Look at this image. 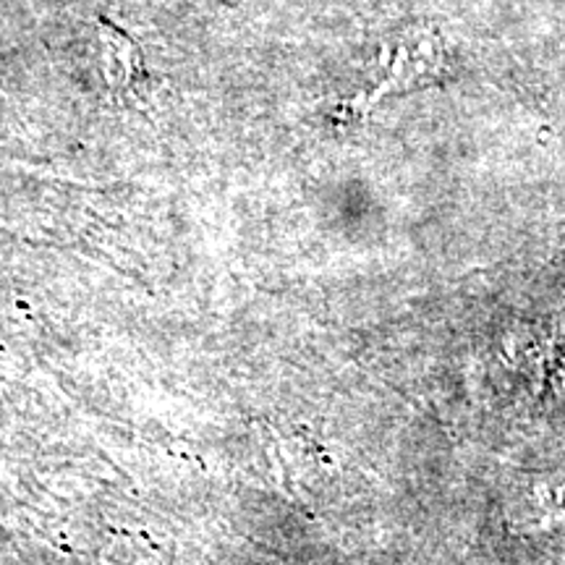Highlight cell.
Returning a JSON list of instances; mask_svg holds the SVG:
<instances>
[{
  "label": "cell",
  "instance_id": "obj_2",
  "mask_svg": "<svg viewBox=\"0 0 565 565\" xmlns=\"http://www.w3.org/2000/svg\"><path fill=\"white\" fill-rule=\"evenodd\" d=\"M536 498H540L542 515L545 519H563L565 515V477L550 479V482L536 487Z\"/></svg>",
  "mask_w": 565,
  "mask_h": 565
},
{
  "label": "cell",
  "instance_id": "obj_1",
  "mask_svg": "<svg viewBox=\"0 0 565 565\" xmlns=\"http://www.w3.org/2000/svg\"><path fill=\"white\" fill-rule=\"evenodd\" d=\"M100 26H105V79L116 92L121 95H131V92H141L147 84V68L145 61L134 45L131 38L121 30L110 24V21H100Z\"/></svg>",
  "mask_w": 565,
  "mask_h": 565
}]
</instances>
